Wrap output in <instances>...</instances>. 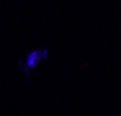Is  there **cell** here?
Wrapping results in <instances>:
<instances>
[{
  "mask_svg": "<svg viewBox=\"0 0 121 116\" xmlns=\"http://www.w3.org/2000/svg\"><path fill=\"white\" fill-rule=\"evenodd\" d=\"M45 60H48V50H47V48H36V50L28 52V55L24 58H21V60H18L16 63H18V66L21 68V71L24 73V76L29 77V74H31L42 61H45Z\"/></svg>",
  "mask_w": 121,
  "mask_h": 116,
  "instance_id": "cell-1",
  "label": "cell"
}]
</instances>
